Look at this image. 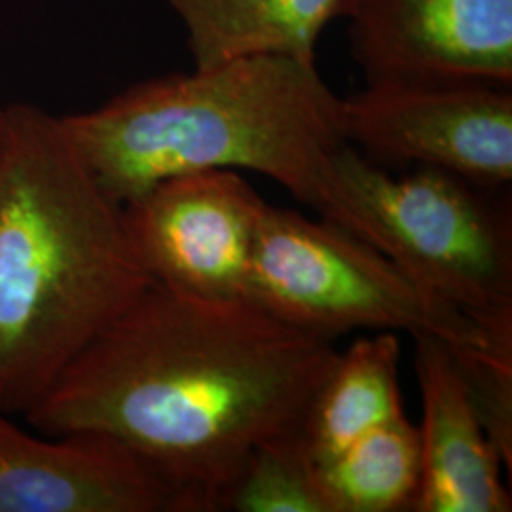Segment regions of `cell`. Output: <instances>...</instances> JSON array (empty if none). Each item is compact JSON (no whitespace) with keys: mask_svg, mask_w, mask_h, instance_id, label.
<instances>
[{"mask_svg":"<svg viewBox=\"0 0 512 512\" xmlns=\"http://www.w3.org/2000/svg\"><path fill=\"white\" fill-rule=\"evenodd\" d=\"M317 465L330 512L414 511L420 429L401 414Z\"/></svg>","mask_w":512,"mask_h":512,"instance_id":"4fadbf2b","label":"cell"},{"mask_svg":"<svg viewBox=\"0 0 512 512\" xmlns=\"http://www.w3.org/2000/svg\"><path fill=\"white\" fill-rule=\"evenodd\" d=\"M399 363L401 338L389 330L359 338L338 353L300 425L317 463L404 414Z\"/></svg>","mask_w":512,"mask_h":512,"instance_id":"7c38bea8","label":"cell"},{"mask_svg":"<svg viewBox=\"0 0 512 512\" xmlns=\"http://www.w3.org/2000/svg\"><path fill=\"white\" fill-rule=\"evenodd\" d=\"M0 512H190L169 482L99 435H33L0 408Z\"/></svg>","mask_w":512,"mask_h":512,"instance_id":"9c48e42d","label":"cell"},{"mask_svg":"<svg viewBox=\"0 0 512 512\" xmlns=\"http://www.w3.org/2000/svg\"><path fill=\"white\" fill-rule=\"evenodd\" d=\"M181 19L194 67L245 55L315 61V46L348 0H164Z\"/></svg>","mask_w":512,"mask_h":512,"instance_id":"8fae6325","label":"cell"},{"mask_svg":"<svg viewBox=\"0 0 512 512\" xmlns=\"http://www.w3.org/2000/svg\"><path fill=\"white\" fill-rule=\"evenodd\" d=\"M338 171L378 249L512 353L511 219L486 190L435 167L393 177L351 145Z\"/></svg>","mask_w":512,"mask_h":512,"instance_id":"5b68a950","label":"cell"},{"mask_svg":"<svg viewBox=\"0 0 512 512\" xmlns=\"http://www.w3.org/2000/svg\"><path fill=\"white\" fill-rule=\"evenodd\" d=\"M249 302L327 340L359 329L406 332L439 340L459 365L512 366V353L380 249L334 222L270 203L256 236Z\"/></svg>","mask_w":512,"mask_h":512,"instance_id":"277c9868","label":"cell"},{"mask_svg":"<svg viewBox=\"0 0 512 512\" xmlns=\"http://www.w3.org/2000/svg\"><path fill=\"white\" fill-rule=\"evenodd\" d=\"M338 353L249 300L152 283L25 418L50 437L114 440L188 511L220 512L256 448L300 429Z\"/></svg>","mask_w":512,"mask_h":512,"instance_id":"6da1fadb","label":"cell"},{"mask_svg":"<svg viewBox=\"0 0 512 512\" xmlns=\"http://www.w3.org/2000/svg\"><path fill=\"white\" fill-rule=\"evenodd\" d=\"M268 202L238 171L171 177L122 207L131 247L154 283L205 300H249Z\"/></svg>","mask_w":512,"mask_h":512,"instance_id":"52a82bcc","label":"cell"},{"mask_svg":"<svg viewBox=\"0 0 512 512\" xmlns=\"http://www.w3.org/2000/svg\"><path fill=\"white\" fill-rule=\"evenodd\" d=\"M421 393V480L414 512H509L499 450L488 437L450 349L414 338Z\"/></svg>","mask_w":512,"mask_h":512,"instance_id":"30bf717a","label":"cell"},{"mask_svg":"<svg viewBox=\"0 0 512 512\" xmlns=\"http://www.w3.org/2000/svg\"><path fill=\"white\" fill-rule=\"evenodd\" d=\"M110 200L124 207L171 177L255 171L378 249V236L340 179L344 103L315 61L245 55L156 76L103 105L59 116Z\"/></svg>","mask_w":512,"mask_h":512,"instance_id":"7a4b0ae2","label":"cell"},{"mask_svg":"<svg viewBox=\"0 0 512 512\" xmlns=\"http://www.w3.org/2000/svg\"><path fill=\"white\" fill-rule=\"evenodd\" d=\"M152 283L59 116L0 107V408L25 416Z\"/></svg>","mask_w":512,"mask_h":512,"instance_id":"3957f363","label":"cell"},{"mask_svg":"<svg viewBox=\"0 0 512 512\" xmlns=\"http://www.w3.org/2000/svg\"><path fill=\"white\" fill-rule=\"evenodd\" d=\"M222 511L330 512L319 465L300 429L256 448L226 495Z\"/></svg>","mask_w":512,"mask_h":512,"instance_id":"5bb4252c","label":"cell"},{"mask_svg":"<svg viewBox=\"0 0 512 512\" xmlns=\"http://www.w3.org/2000/svg\"><path fill=\"white\" fill-rule=\"evenodd\" d=\"M366 82L512 84V0H348Z\"/></svg>","mask_w":512,"mask_h":512,"instance_id":"ba28073f","label":"cell"},{"mask_svg":"<svg viewBox=\"0 0 512 512\" xmlns=\"http://www.w3.org/2000/svg\"><path fill=\"white\" fill-rule=\"evenodd\" d=\"M342 103L349 145L374 164L435 167L484 190L511 184L507 86L374 80Z\"/></svg>","mask_w":512,"mask_h":512,"instance_id":"8992f818","label":"cell"}]
</instances>
